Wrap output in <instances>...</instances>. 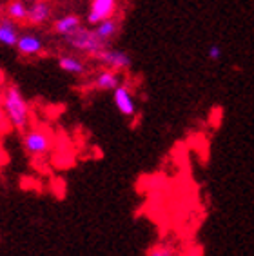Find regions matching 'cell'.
I'll return each mask as SVG.
<instances>
[{
    "label": "cell",
    "instance_id": "cell-2",
    "mask_svg": "<svg viewBox=\"0 0 254 256\" xmlns=\"http://www.w3.org/2000/svg\"><path fill=\"white\" fill-rule=\"evenodd\" d=\"M66 38V44L69 48H73V50L80 51V53L88 54L91 58H94L104 48H108L109 42L102 40L100 36L96 34L94 30H88V28H78V30L74 31V33L68 34V36H64Z\"/></svg>",
    "mask_w": 254,
    "mask_h": 256
},
{
    "label": "cell",
    "instance_id": "cell-4",
    "mask_svg": "<svg viewBox=\"0 0 254 256\" xmlns=\"http://www.w3.org/2000/svg\"><path fill=\"white\" fill-rule=\"evenodd\" d=\"M93 60H98L100 64L104 66V68H109V69H116V71H126V69L131 68V56L126 53V51L122 50H114V48H111V46H108V48H104L100 53L94 56Z\"/></svg>",
    "mask_w": 254,
    "mask_h": 256
},
{
    "label": "cell",
    "instance_id": "cell-3",
    "mask_svg": "<svg viewBox=\"0 0 254 256\" xmlns=\"http://www.w3.org/2000/svg\"><path fill=\"white\" fill-rule=\"evenodd\" d=\"M51 146H53V138H51V133H49L48 129H26L24 134H22V148H24L26 153L33 158L48 154L51 151Z\"/></svg>",
    "mask_w": 254,
    "mask_h": 256
},
{
    "label": "cell",
    "instance_id": "cell-6",
    "mask_svg": "<svg viewBox=\"0 0 254 256\" xmlns=\"http://www.w3.org/2000/svg\"><path fill=\"white\" fill-rule=\"evenodd\" d=\"M118 8V0H91L89 6V13L86 16L89 26H96L102 20L114 16Z\"/></svg>",
    "mask_w": 254,
    "mask_h": 256
},
{
    "label": "cell",
    "instance_id": "cell-10",
    "mask_svg": "<svg viewBox=\"0 0 254 256\" xmlns=\"http://www.w3.org/2000/svg\"><path fill=\"white\" fill-rule=\"evenodd\" d=\"M30 15H28V22L31 26H42L51 18V8L49 2L44 0H33L30 2Z\"/></svg>",
    "mask_w": 254,
    "mask_h": 256
},
{
    "label": "cell",
    "instance_id": "cell-20",
    "mask_svg": "<svg viewBox=\"0 0 254 256\" xmlns=\"http://www.w3.org/2000/svg\"><path fill=\"white\" fill-rule=\"evenodd\" d=\"M44 2H53V0H44Z\"/></svg>",
    "mask_w": 254,
    "mask_h": 256
},
{
    "label": "cell",
    "instance_id": "cell-17",
    "mask_svg": "<svg viewBox=\"0 0 254 256\" xmlns=\"http://www.w3.org/2000/svg\"><path fill=\"white\" fill-rule=\"evenodd\" d=\"M207 56H209V60H212V62H218V60L222 58V48L212 44L209 48V51H207Z\"/></svg>",
    "mask_w": 254,
    "mask_h": 256
},
{
    "label": "cell",
    "instance_id": "cell-11",
    "mask_svg": "<svg viewBox=\"0 0 254 256\" xmlns=\"http://www.w3.org/2000/svg\"><path fill=\"white\" fill-rule=\"evenodd\" d=\"M54 31L56 34L60 36H68V34L74 33V31L82 28V18L78 15H73V13H69V15H64L60 18L54 20Z\"/></svg>",
    "mask_w": 254,
    "mask_h": 256
},
{
    "label": "cell",
    "instance_id": "cell-1",
    "mask_svg": "<svg viewBox=\"0 0 254 256\" xmlns=\"http://www.w3.org/2000/svg\"><path fill=\"white\" fill-rule=\"evenodd\" d=\"M0 104H2L6 114H8L11 128L24 133L31 120V106L26 100L24 93L20 91L18 86L15 84L6 86L2 98H0Z\"/></svg>",
    "mask_w": 254,
    "mask_h": 256
},
{
    "label": "cell",
    "instance_id": "cell-12",
    "mask_svg": "<svg viewBox=\"0 0 254 256\" xmlns=\"http://www.w3.org/2000/svg\"><path fill=\"white\" fill-rule=\"evenodd\" d=\"M58 66L62 71H66L69 74H74V76H80V74H84L88 71L86 64H84L78 56H74V54H60Z\"/></svg>",
    "mask_w": 254,
    "mask_h": 256
},
{
    "label": "cell",
    "instance_id": "cell-14",
    "mask_svg": "<svg viewBox=\"0 0 254 256\" xmlns=\"http://www.w3.org/2000/svg\"><path fill=\"white\" fill-rule=\"evenodd\" d=\"M118 30H120V24H118V20L114 18V16L102 20L100 24L94 26V31H96V34L102 40H106V42H111V40L118 34Z\"/></svg>",
    "mask_w": 254,
    "mask_h": 256
},
{
    "label": "cell",
    "instance_id": "cell-18",
    "mask_svg": "<svg viewBox=\"0 0 254 256\" xmlns=\"http://www.w3.org/2000/svg\"><path fill=\"white\" fill-rule=\"evenodd\" d=\"M2 93H4V76L0 73V98H2Z\"/></svg>",
    "mask_w": 254,
    "mask_h": 256
},
{
    "label": "cell",
    "instance_id": "cell-13",
    "mask_svg": "<svg viewBox=\"0 0 254 256\" xmlns=\"http://www.w3.org/2000/svg\"><path fill=\"white\" fill-rule=\"evenodd\" d=\"M6 15L13 18L15 22H28L30 6L26 4V0H10L6 6Z\"/></svg>",
    "mask_w": 254,
    "mask_h": 256
},
{
    "label": "cell",
    "instance_id": "cell-22",
    "mask_svg": "<svg viewBox=\"0 0 254 256\" xmlns=\"http://www.w3.org/2000/svg\"><path fill=\"white\" fill-rule=\"evenodd\" d=\"M6 2H10V0H6Z\"/></svg>",
    "mask_w": 254,
    "mask_h": 256
},
{
    "label": "cell",
    "instance_id": "cell-15",
    "mask_svg": "<svg viewBox=\"0 0 254 256\" xmlns=\"http://www.w3.org/2000/svg\"><path fill=\"white\" fill-rule=\"evenodd\" d=\"M146 256H178V249L172 242L164 240L154 244L152 247H149L146 251Z\"/></svg>",
    "mask_w": 254,
    "mask_h": 256
},
{
    "label": "cell",
    "instance_id": "cell-16",
    "mask_svg": "<svg viewBox=\"0 0 254 256\" xmlns=\"http://www.w3.org/2000/svg\"><path fill=\"white\" fill-rule=\"evenodd\" d=\"M11 128V124L10 120H8V114H6L4 108H2V104H0V134H6Z\"/></svg>",
    "mask_w": 254,
    "mask_h": 256
},
{
    "label": "cell",
    "instance_id": "cell-7",
    "mask_svg": "<svg viewBox=\"0 0 254 256\" xmlns=\"http://www.w3.org/2000/svg\"><path fill=\"white\" fill-rule=\"evenodd\" d=\"M120 84H122V73L116 69L104 68L93 78V88L96 91H114Z\"/></svg>",
    "mask_w": 254,
    "mask_h": 256
},
{
    "label": "cell",
    "instance_id": "cell-21",
    "mask_svg": "<svg viewBox=\"0 0 254 256\" xmlns=\"http://www.w3.org/2000/svg\"><path fill=\"white\" fill-rule=\"evenodd\" d=\"M26 2H33V0H26Z\"/></svg>",
    "mask_w": 254,
    "mask_h": 256
},
{
    "label": "cell",
    "instance_id": "cell-9",
    "mask_svg": "<svg viewBox=\"0 0 254 256\" xmlns=\"http://www.w3.org/2000/svg\"><path fill=\"white\" fill-rule=\"evenodd\" d=\"M18 36L20 31L15 20L10 18L8 15L0 16V44L6 48H15Z\"/></svg>",
    "mask_w": 254,
    "mask_h": 256
},
{
    "label": "cell",
    "instance_id": "cell-8",
    "mask_svg": "<svg viewBox=\"0 0 254 256\" xmlns=\"http://www.w3.org/2000/svg\"><path fill=\"white\" fill-rule=\"evenodd\" d=\"M15 48L22 56H36L44 51V42L33 33H22L16 40Z\"/></svg>",
    "mask_w": 254,
    "mask_h": 256
},
{
    "label": "cell",
    "instance_id": "cell-5",
    "mask_svg": "<svg viewBox=\"0 0 254 256\" xmlns=\"http://www.w3.org/2000/svg\"><path fill=\"white\" fill-rule=\"evenodd\" d=\"M112 104L118 109V113L126 116V118H132L138 113L136 100L132 96V91L129 89V86L120 84L114 91H112Z\"/></svg>",
    "mask_w": 254,
    "mask_h": 256
},
{
    "label": "cell",
    "instance_id": "cell-19",
    "mask_svg": "<svg viewBox=\"0 0 254 256\" xmlns=\"http://www.w3.org/2000/svg\"><path fill=\"white\" fill-rule=\"evenodd\" d=\"M2 156H4V153H2V149H0V162H4V158Z\"/></svg>",
    "mask_w": 254,
    "mask_h": 256
}]
</instances>
